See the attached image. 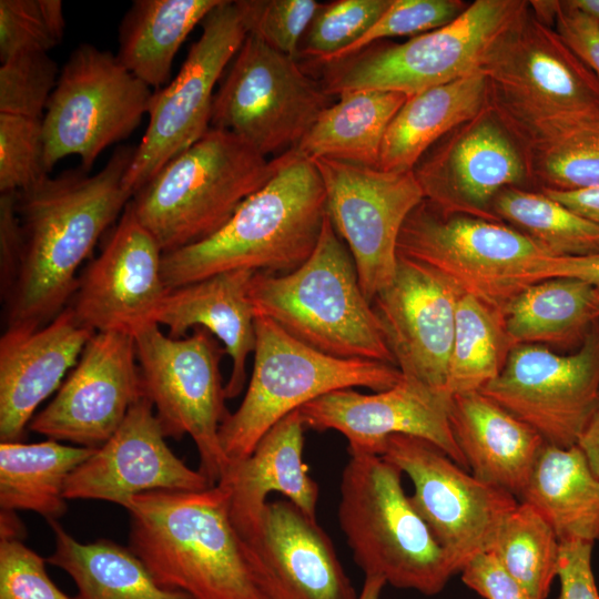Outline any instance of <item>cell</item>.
Here are the masks:
<instances>
[{
  "label": "cell",
  "mask_w": 599,
  "mask_h": 599,
  "mask_svg": "<svg viewBox=\"0 0 599 599\" xmlns=\"http://www.w3.org/2000/svg\"><path fill=\"white\" fill-rule=\"evenodd\" d=\"M135 148L115 149L95 174L79 166L16 192L20 248L1 283L4 329H35L69 305L80 266L132 199L123 179Z\"/></svg>",
  "instance_id": "cell-1"
},
{
  "label": "cell",
  "mask_w": 599,
  "mask_h": 599,
  "mask_svg": "<svg viewBox=\"0 0 599 599\" xmlns=\"http://www.w3.org/2000/svg\"><path fill=\"white\" fill-rule=\"evenodd\" d=\"M231 490H156L125 505L129 548L164 588L194 599H267L231 517Z\"/></svg>",
  "instance_id": "cell-2"
},
{
  "label": "cell",
  "mask_w": 599,
  "mask_h": 599,
  "mask_svg": "<svg viewBox=\"0 0 599 599\" xmlns=\"http://www.w3.org/2000/svg\"><path fill=\"white\" fill-rule=\"evenodd\" d=\"M327 215L322 177L294 149L277 156L271 180L210 237L163 253L167 290L230 271L283 274L313 253Z\"/></svg>",
  "instance_id": "cell-3"
},
{
  "label": "cell",
  "mask_w": 599,
  "mask_h": 599,
  "mask_svg": "<svg viewBox=\"0 0 599 599\" xmlns=\"http://www.w3.org/2000/svg\"><path fill=\"white\" fill-rule=\"evenodd\" d=\"M248 297L255 317L271 319L317 352L395 365L352 254L328 215L311 256L288 273L255 272Z\"/></svg>",
  "instance_id": "cell-4"
},
{
  "label": "cell",
  "mask_w": 599,
  "mask_h": 599,
  "mask_svg": "<svg viewBox=\"0 0 599 599\" xmlns=\"http://www.w3.org/2000/svg\"><path fill=\"white\" fill-rule=\"evenodd\" d=\"M268 160L235 134L215 128L172 159L130 203L163 253L221 230L274 175Z\"/></svg>",
  "instance_id": "cell-5"
},
{
  "label": "cell",
  "mask_w": 599,
  "mask_h": 599,
  "mask_svg": "<svg viewBox=\"0 0 599 599\" xmlns=\"http://www.w3.org/2000/svg\"><path fill=\"white\" fill-rule=\"evenodd\" d=\"M341 480L339 526L357 566L393 587L439 593L457 575L403 489V473L379 455H349Z\"/></svg>",
  "instance_id": "cell-6"
},
{
  "label": "cell",
  "mask_w": 599,
  "mask_h": 599,
  "mask_svg": "<svg viewBox=\"0 0 599 599\" xmlns=\"http://www.w3.org/2000/svg\"><path fill=\"white\" fill-rule=\"evenodd\" d=\"M480 72L486 106L521 149L599 111V79L530 7Z\"/></svg>",
  "instance_id": "cell-7"
},
{
  "label": "cell",
  "mask_w": 599,
  "mask_h": 599,
  "mask_svg": "<svg viewBox=\"0 0 599 599\" xmlns=\"http://www.w3.org/2000/svg\"><path fill=\"white\" fill-rule=\"evenodd\" d=\"M529 10L525 0H476L449 23L403 43L373 42L322 65L332 95L349 90L412 97L481 70Z\"/></svg>",
  "instance_id": "cell-8"
},
{
  "label": "cell",
  "mask_w": 599,
  "mask_h": 599,
  "mask_svg": "<svg viewBox=\"0 0 599 599\" xmlns=\"http://www.w3.org/2000/svg\"><path fill=\"white\" fill-rule=\"evenodd\" d=\"M255 335L245 396L219 430L229 466L248 457L278 420L324 394L354 387L382 392L403 379L393 364L342 359L317 352L266 317H255Z\"/></svg>",
  "instance_id": "cell-9"
},
{
  "label": "cell",
  "mask_w": 599,
  "mask_h": 599,
  "mask_svg": "<svg viewBox=\"0 0 599 599\" xmlns=\"http://www.w3.org/2000/svg\"><path fill=\"white\" fill-rule=\"evenodd\" d=\"M397 254L428 268L460 295L501 311L536 282V270L548 256L504 222L443 214L425 200L406 219Z\"/></svg>",
  "instance_id": "cell-10"
},
{
  "label": "cell",
  "mask_w": 599,
  "mask_h": 599,
  "mask_svg": "<svg viewBox=\"0 0 599 599\" xmlns=\"http://www.w3.org/2000/svg\"><path fill=\"white\" fill-rule=\"evenodd\" d=\"M133 336L144 395L165 436L189 435L199 453V470L217 484L229 467L219 438L229 415L220 369L224 347L202 327L173 338L150 323Z\"/></svg>",
  "instance_id": "cell-11"
},
{
  "label": "cell",
  "mask_w": 599,
  "mask_h": 599,
  "mask_svg": "<svg viewBox=\"0 0 599 599\" xmlns=\"http://www.w3.org/2000/svg\"><path fill=\"white\" fill-rule=\"evenodd\" d=\"M213 98L211 128L229 131L264 156L295 149L333 104L321 80L247 33Z\"/></svg>",
  "instance_id": "cell-12"
},
{
  "label": "cell",
  "mask_w": 599,
  "mask_h": 599,
  "mask_svg": "<svg viewBox=\"0 0 599 599\" xmlns=\"http://www.w3.org/2000/svg\"><path fill=\"white\" fill-rule=\"evenodd\" d=\"M152 90L116 55L92 44L77 47L64 63L42 118L49 171L69 155L90 172L98 156L128 138L149 111Z\"/></svg>",
  "instance_id": "cell-13"
},
{
  "label": "cell",
  "mask_w": 599,
  "mask_h": 599,
  "mask_svg": "<svg viewBox=\"0 0 599 599\" xmlns=\"http://www.w3.org/2000/svg\"><path fill=\"white\" fill-rule=\"evenodd\" d=\"M201 24L175 78L152 94L148 128L123 179L132 197L210 130L214 88L248 33L238 0H221Z\"/></svg>",
  "instance_id": "cell-14"
},
{
  "label": "cell",
  "mask_w": 599,
  "mask_h": 599,
  "mask_svg": "<svg viewBox=\"0 0 599 599\" xmlns=\"http://www.w3.org/2000/svg\"><path fill=\"white\" fill-rule=\"evenodd\" d=\"M413 483L409 499L457 573L490 551L519 500L475 477L433 443L409 435L386 439L382 455Z\"/></svg>",
  "instance_id": "cell-15"
},
{
  "label": "cell",
  "mask_w": 599,
  "mask_h": 599,
  "mask_svg": "<svg viewBox=\"0 0 599 599\" xmlns=\"http://www.w3.org/2000/svg\"><path fill=\"white\" fill-rule=\"evenodd\" d=\"M532 427L547 444L571 447L599 414V319L575 352L515 346L479 390Z\"/></svg>",
  "instance_id": "cell-16"
},
{
  "label": "cell",
  "mask_w": 599,
  "mask_h": 599,
  "mask_svg": "<svg viewBox=\"0 0 599 599\" xmlns=\"http://www.w3.org/2000/svg\"><path fill=\"white\" fill-rule=\"evenodd\" d=\"M322 177L327 215L354 260L366 298L395 276L402 227L424 195L413 171L390 172L349 162L312 160Z\"/></svg>",
  "instance_id": "cell-17"
},
{
  "label": "cell",
  "mask_w": 599,
  "mask_h": 599,
  "mask_svg": "<svg viewBox=\"0 0 599 599\" xmlns=\"http://www.w3.org/2000/svg\"><path fill=\"white\" fill-rule=\"evenodd\" d=\"M412 171L424 200L440 213L491 221H499L497 195L528 183L519 145L487 106L438 140Z\"/></svg>",
  "instance_id": "cell-18"
},
{
  "label": "cell",
  "mask_w": 599,
  "mask_h": 599,
  "mask_svg": "<svg viewBox=\"0 0 599 599\" xmlns=\"http://www.w3.org/2000/svg\"><path fill=\"white\" fill-rule=\"evenodd\" d=\"M143 396L134 336L94 333L55 397L28 428L49 439L97 449Z\"/></svg>",
  "instance_id": "cell-19"
},
{
  "label": "cell",
  "mask_w": 599,
  "mask_h": 599,
  "mask_svg": "<svg viewBox=\"0 0 599 599\" xmlns=\"http://www.w3.org/2000/svg\"><path fill=\"white\" fill-rule=\"evenodd\" d=\"M162 258L163 251L129 202L101 252L79 274L68 306L94 333L134 335L154 323L169 291Z\"/></svg>",
  "instance_id": "cell-20"
},
{
  "label": "cell",
  "mask_w": 599,
  "mask_h": 599,
  "mask_svg": "<svg viewBox=\"0 0 599 599\" xmlns=\"http://www.w3.org/2000/svg\"><path fill=\"white\" fill-rule=\"evenodd\" d=\"M449 404L450 397L403 377L396 386L375 394L336 389L297 410L305 428L344 435L349 455L380 456L389 436L409 435L433 443L469 470L450 428Z\"/></svg>",
  "instance_id": "cell-21"
},
{
  "label": "cell",
  "mask_w": 599,
  "mask_h": 599,
  "mask_svg": "<svg viewBox=\"0 0 599 599\" xmlns=\"http://www.w3.org/2000/svg\"><path fill=\"white\" fill-rule=\"evenodd\" d=\"M459 296L456 288L428 268L398 256L392 283L372 301L403 377L448 397Z\"/></svg>",
  "instance_id": "cell-22"
},
{
  "label": "cell",
  "mask_w": 599,
  "mask_h": 599,
  "mask_svg": "<svg viewBox=\"0 0 599 599\" xmlns=\"http://www.w3.org/2000/svg\"><path fill=\"white\" fill-rule=\"evenodd\" d=\"M151 400L144 395L129 409L116 432L69 476L64 497L114 502L125 507L140 494L194 491L213 484L187 467L165 441Z\"/></svg>",
  "instance_id": "cell-23"
},
{
  "label": "cell",
  "mask_w": 599,
  "mask_h": 599,
  "mask_svg": "<svg viewBox=\"0 0 599 599\" xmlns=\"http://www.w3.org/2000/svg\"><path fill=\"white\" fill-rule=\"evenodd\" d=\"M267 599H357L327 534L290 500L267 501L244 537Z\"/></svg>",
  "instance_id": "cell-24"
},
{
  "label": "cell",
  "mask_w": 599,
  "mask_h": 599,
  "mask_svg": "<svg viewBox=\"0 0 599 599\" xmlns=\"http://www.w3.org/2000/svg\"><path fill=\"white\" fill-rule=\"evenodd\" d=\"M93 334L69 306L35 329H4L0 338L1 443L22 441L37 408L62 385Z\"/></svg>",
  "instance_id": "cell-25"
},
{
  "label": "cell",
  "mask_w": 599,
  "mask_h": 599,
  "mask_svg": "<svg viewBox=\"0 0 599 599\" xmlns=\"http://www.w3.org/2000/svg\"><path fill=\"white\" fill-rule=\"evenodd\" d=\"M255 272H222L189 283L165 294L154 323L167 328L173 338L202 327L220 343L232 361L225 396H238L246 380V363L255 348V315L250 302V283Z\"/></svg>",
  "instance_id": "cell-26"
},
{
  "label": "cell",
  "mask_w": 599,
  "mask_h": 599,
  "mask_svg": "<svg viewBox=\"0 0 599 599\" xmlns=\"http://www.w3.org/2000/svg\"><path fill=\"white\" fill-rule=\"evenodd\" d=\"M449 423L471 474L520 500L544 438L480 392L451 395Z\"/></svg>",
  "instance_id": "cell-27"
},
{
  "label": "cell",
  "mask_w": 599,
  "mask_h": 599,
  "mask_svg": "<svg viewBox=\"0 0 599 599\" xmlns=\"http://www.w3.org/2000/svg\"><path fill=\"white\" fill-rule=\"evenodd\" d=\"M304 429L298 410L290 413L264 434L248 457L231 464L219 481L231 490V517L243 537L255 528L273 491L316 519L318 486L303 461Z\"/></svg>",
  "instance_id": "cell-28"
},
{
  "label": "cell",
  "mask_w": 599,
  "mask_h": 599,
  "mask_svg": "<svg viewBox=\"0 0 599 599\" xmlns=\"http://www.w3.org/2000/svg\"><path fill=\"white\" fill-rule=\"evenodd\" d=\"M486 102L480 71L408 97L386 130L378 169L412 171L429 148L479 114Z\"/></svg>",
  "instance_id": "cell-29"
},
{
  "label": "cell",
  "mask_w": 599,
  "mask_h": 599,
  "mask_svg": "<svg viewBox=\"0 0 599 599\" xmlns=\"http://www.w3.org/2000/svg\"><path fill=\"white\" fill-rule=\"evenodd\" d=\"M502 313L512 347L532 344L575 352L599 319V291L579 278H545L521 290Z\"/></svg>",
  "instance_id": "cell-30"
},
{
  "label": "cell",
  "mask_w": 599,
  "mask_h": 599,
  "mask_svg": "<svg viewBox=\"0 0 599 599\" xmlns=\"http://www.w3.org/2000/svg\"><path fill=\"white\" fill-rule=\"evenodd\" d=\"M519 501L532 506L561 541H599V478L578 445L545 444Z\"/></svg>",
  "instance_id": "cell-31"
},
{
  "label": "cell",
  "mask_w": 599,
  "mask_h": 599,
  "mask_svg": "<svg viewBox=\"0 0 599 599\" xmlns=\"http://www.w3.org/2000/svg\"><path fill=\"white\" fill-rule=\"evenodd\" d=\"M337 97L294 150L311 160L327 158L378 167L386 130L408 95L397 91L349 90Z\"/></svg>",
  "instance_id": "cell-32"
},
{
  "label": "cell",
  "mask_w": 599,
  "mask_h": 599,
  "mask_svg": "<svg viewBox=\"0 0 599 599\" xmlns=\"http://www.w3.org/2000/svg\"><path fill=\"white\" fill-rule=\"evenodd\" d=\"M221 0H135L119 28L120 63L150 88L166 85L189 33Z\"/></svg>",
  "instance_id": "cell-33"
},
{
  "label": "cell",
  "mask_w": 599,
  "mask_h": 599,
  "mask_svg": "<svg viewBox=\"0 0 599 599\" xmlns=\"http://www.w3.org/2000/svg\"><path fill=\"white\" fill-rule=\"evenodd\" d=\"M48 522L54 534V550L45 560L74 581V599H194L162 587L130 548L108 539L82 544L58 520Z\"/></svg>",
  "instance_id": "cell-34"
},
{
  "label": "cell",
  "mask_w": 599,
  "mask_h": 599,
  "mask_svg": "<svg viewBox=\"0 0 599 599\" xmlns=\"http://www.w3.org/2000/svg\"><path fill=\"white\" fill-rule=\"evenodd\" d=\"M95 449L54 439L0 443L1 511L30 510L48 521L67 511L64 488L71 473Z\"/></svg>",
  "instance_id": "cell-35"
},
{
  "label": "cell",
  "mask_w": 599,
  "mask_h": 599,
  "mask_svg": "<svg viewBox=\"0 0 599 599\" xmlns=\"http://www.w3.org/2000/svg\"><path fill=\"white\" fill-rule=\"evenodd\" d=\"M512 345L504 313L474 296L460 295L449 361L447 392H479L504 368Z\"/></svg>",
  "instance_id": "cell-36"
},
{
  "label": "cell",
  "mask_w": 599,
  "mask_h": 599,
  "mask_svg": "<svg viewBox=\"0 0 599 599\" xmlns=\"http://www.w3.org/2000/svg\"><path fill=\"white\" fill-rule=\"evenodd\" d=\"M494 213L550 257L599 252V226L538 191L507 187L495 199Z\"/></svg>",
  "instance_id": "cell-37"
},
{
  "label": "cell",
  "mask_w": 599,
  "mask_h": 599,
  "mask_svg": "<svg viewBox=\"0 0 599 599\" xmlns=\"http://www.w3.org/2000/svg\"><path fill=\"white\" fill-rule=\"evenodd\" d=\"M528 182L538 191L599 186V111L521 149Z\"/></svg>",
  "instance_id": "cell-38"
},
{
  "label": "cell",
  "mask_w": 599,
  "mask_h": 599,
  "mask_svg": "<svg viewBox=\"0 0 599 599\" xmlns=\"http://www.w3.org/2000/svg\"><path fill=\"white\" fill-rule=\"evenodd\" d=\"M534 599H546L558 576L560 540L529 504L519 501L500 526L490 551Z\"/></svg>",
  "instance_id": "cell-39"
},
{
  "label": "cell",
  "mask_w": 599,
  "mask_h": 599,
  "mask_svg": "<svg viewBox=\"0 0 599 599\" xmlns=\"http://www.w3.org/2000/svg\"><path fill=\"white\" fill-rule=\"evenodd\" d=\"M392 0H335L321 3L300 47V59L325 64L358 41Z\"/></svg>",
  "instance_id": "cell-40"
},
{
  "label": "cell",
  "mask_w": 599,
  "mask_h": 599,
  "mask_svg": "<svg viewBox=\"0 0 599 599\" xmlns=\"http://www.w3.org/2000/svg\"><path fill=\"white\" fill-rule=\"evenodd\" d=\"M64 29L60 0H0L1 62L21 53H48Z\"/></svg>",
  "instance_id": "cell-41"
},
{
  "label": "cell",
  "mask_w": 599,
  "mask_h": 599,
  "mask_svg": "<svg viewBox=\"0 0 599 599\" xmlns=\"http://www.w3.org/2000/svg\"><path fill=\"white\" fill-rule=\"evenodd\" d=\"M47 52L14 55L0 67V113L42 119L59 79Z\"/></svg>",
  "instance_id": "cell-42"
},
{
  "label": "cell",
  "mask_w": 599,
  "mask_h": 599,
  "mask_svg": "<svg viewBox=\"0 0 599 599\" xmlns=\"http://www.w3.org/2000/svg\"><path fill=\"white\" fill-rule=\"evenodd\" d=\"M49 172L42 119L0 113V193L26 190Z\"/></svg>",
  "instance_id": "cell-43"
},
{
  "label": "cell",
  "mask_w": 599,
  "mask_h": 599,
  "mask_svg": "<svg viewBox=\"0 0 599 599\" xmlns=\"http://www.w3.org/2000/svg\"><path fill=\"white\" fill-rule=\"evenodd\" d=\"M248 33L275 50L300 59V47L319 2L314 0H238Z\"/></svg>",
  "instance_id": "cell-44"
},
{
  "label": "cell",
  "mask_w": 599,
  "mask_h": 599,
  "mask_svg": "<svg viewBox=\"0 0 599 599\" xmlns=\"http://www.w3.org/2000/svg\"><path fill=\"white\" fill-rule=\"evenodd\" d=\"M467 6L459 0H392L376 23L331 62L344 59L386 38L416 37L440 28L457 18Z\"/></svg>",
  "instance_id": "cell-45"
},
{
  "label": "cell",
  "mask_w": 599,
  "mask_h": 599,
  "mask_svg": "<svg viewBox=\"0 0 599 599\" xmlns=\"http://www.w3.org/2000/svg\"><path fill=\"white\" fill-rule=\"evenodd\" d=\"M45 561L20 536L0 537V599H74L49 577Z\"/></svg>",
  "instance_id": "cell-46"
},
{
  "label": "cell",
  "mask_w": 599,
  "mask_h": 599,
  "mask_svg": "<svg viewBox=\"0 0 599 599\" xmlns=\"http://www.w3.org/2000/svg\"><path fill=\"white\" fill-rule=\"evenodd\" d=\"M593 544L580 540L560 542L558 578L560 592L557 599H599L591 567Z\"/></svg>",
  "instance_id": "cell-47"
},
{
  "label": "cell",
  "mask_w": 599,
  "mask_h": 599,
  "mask_svg": "<svg viewBox=\"0 0 599 599\" xmlns=\"http://www.w3.org/2000/svg\"><path fill=\"white\" fill-rule=\"evenodd\" d=\"M554 29L599 79V21L556 1Z\"/></svg>",
  "instance_id": "cell-48"
},
{
  "label": "cell",
  "mask_w": 599,
  "mask_h": 599,
  "mask_svg": "<svg viewBox=\"0 0 599 599\" xmlns=\"http://www.w3.org/2000/svg\"><path fill=\"white\" fill-rule=\"evenodd\" d=\"M460 577L484 599H534L489 551L473 558L461 569Z\"/></svg>",
  "instance_id": "cell-49"
},
{
  "label": "cell",
  "mask_w": 599,
  "mask_h": 599,
  "mask_svg": "<svg viewBox=\"0 0 599 599\" xmlns=\"http://www.w3.org/2000/svg\"><path fill=\"white\" fill-rule=\"evenodd\" d=\"M550 277H573L599 291V252L582 256L545 257L536 270V282Z\"/></svg>",
  "instance_id": "cell-50"
},
{
  "label": "cell",
  "mask_w": 599,
  "mask_h": 599,
  "mask_svg": "<svg viewBox=\"0 0 599 599\" xmlns=\"http://www.w3.org/2000/svg\"><path fill=\"white\" fill-rule=\"evenodd\" d=\"M599 226V186L572 191H540Z\"/></svg>",
  "instance_id": "cell-51"
},
{
  "label": "cell",
  "mask_w": 599,
  "mask_h": 599,
  "mask_svg": "<svg viewBox=\"0 0 599 599\" xmlns=\"http://www.w3.org/2000/svg\"><path fill=\"white\" fill-rule=\"evenodd\" d=\"M592 471L599 478V414L587 427L578 444Z\"/></svg>",
  "instance_id": "cell-52"
},
{
  "label": "cell",
  "mask_w": 599,
  "mask_h": 599,
  "mask_svg": "<svg viewBox=\"0 0 599 599\" xmlns=\"http://www.w3.org/2000/svg\"><path fill=\"white\" fill-rule=\"evenodd\" d=\"M385 580L377 576H366L357 599H379Z\"/></svg>",
  "instance_id": "cell-53"
},
{
  "label": "cell",
  "mask_w": 599,
  "mask_h": 599,
  "mask_svg": "<svg viewBox=\"0 0 599 599\" xmlns=\"http://www.w3.org/2000/svg\"><path fill=\"white\" fill-rule=\"evenodd\" d=\"M566 1L571 8L599 21V0H566Z\"/></svg>",
  "instance_id": "cell-54"
}]
</instances>
